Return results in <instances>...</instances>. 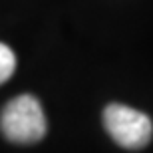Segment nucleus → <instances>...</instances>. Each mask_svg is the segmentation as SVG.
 I'll use <instances>...</instances> for the list:
<instances>
[{
	"instance_id": "nucleus-1",
	"label": "nucleus",
	"mask_w": 153,
	"mask_h": 153,
	"mask_svg": "<svg viewBox=\"0 0 153 153\" xmlns=\"http://www.w3.org/2000/svg\"><path fill=\"white\" fill-rule=\"evenodd\" d=\"M0 131L12 143L28 145L40 141L48 131L40 102L30 94H22L10 100L0 115Z\"/></svg>"
},
{
	"instance_id": "nucleus-2",
	"label": "nucleus",
	"mask_w": 153,
	"mask_h": 153,
	"mask_svg": "<svg viewBox=\"0 0 153 153\" xmlns=\"http://www.w3.org/2000/svg\"><path fill=\"white\" fill-rule=\"evenodd\" d=\"M103 125L111 139L125 149H141L151 141L153 123L145 114L121 103H109L103 109Z\"/></svg>"
},
{
	"instance_id": "nucleus-3",
	"label": "nucleus",
	"mask_w": 153,
	"mask_h": 153,
	"mask_svg": "<svg viewBox=\"0 0 153 153\" xmlns=\"http://www.w3.org/2000/svg\"><path fill=\"white\" fill-rule=\"evenodd\" d=\"M16 70V56L6 44L0 42V84H4Z\"/></svg>"
}]
</instances>
